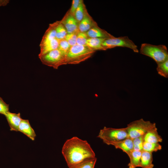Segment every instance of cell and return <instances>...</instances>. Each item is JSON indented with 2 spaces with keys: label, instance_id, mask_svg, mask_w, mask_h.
Masks as SVG:
<instances>
[{
  "label": "cell",
  "instance_id": "obj_28",
  "mask_svg": "<svg viewBox=\"0 0 168 168\" xmlns=\"http://www.w3.org/2000/svg\"><path fill=\"white\" fill-rule=\"evenodd\" d=\"M9 111V105L6 104L0 97V114L5 115Z\"/></svg>",
  "mask_w": 168,
  "mask_h": 168
},
{
  "label": "cell",
  "instance_id": "obj_18",
  "mask_svg": "<svg viewBox=\"0 0 168 168\" xmlns=\"http://www.w3.org/2000/svg\"><path fill=\"white\" fill-rule=\"evenodd\" d=\"M142 151L133 150L128 156L130 161L128 164V168L139 167Z\"/></svg>",
  "mask_w": 168,
  "mask_h": 168
},
{
  "label": "cell",
  "instance_id": "obj_25",
  "mask_svg": "<svg viewBox=\"0 0 168 168\" xmlns=\"http://www.w3.org/2000/svg\"><path fill=\"white\" fill-rule=\"evenodd\" d=\"M67 41L65 39L59 40L58 49L64 55L66 56L71 47Z\"/></svg>",
  "mask_w": 168,
  "mask_h": 168
},
{
  "label": "cell",
  "instance_id": "obj_30",
  "mask_svg": "<svg viewBox=\"0 0 168 168\" xmlns=\"http://www.w3.org/2000/svg\"><path fill=\"white\" fill-rule=\"evenodd\" d=\"M9 0H0V7L5 6L9 3Z\"/></svg>",
  "mask_w": 168,
  "mask_h": 168
},
{
  "label": "cell",
  "instance_id": "obj_14",
  "mask_svg": "<svg viewBox=\"0 0 168 168\" xmlns=\"http://www.w3.org/2000/svg\"><path fill=\"white\" fill-rule=\"evenodd\" d=\"M144 141L147 142L157 143L161 142L162 138L159 134L156 127L148 130L144 136Z\"/></svg>",
  "mask_w": 168,
  "mask_h": 168
},
{
  "label": "cell",
  "instance_id": "obj_26",
  "mask_svg": "<svg viewBox=\"0 0 168 168\" xmlns=\"http://www.w3.org/2000/svg\"><path fill=\"white\" fill-rule=\"evenodd\" d=\"M79 31L77 32L67 34L65 37V39L67 41L71 46L77 44V38Z\"/></svg>",
  "mask_w": 168,
  "mask_h": 168
},
{
  "label": "cell",
  "instance_id": "obj_24",
  "mask_svg": "<svg viewBox=\"0 0 168 168\" xmlns=\"http://www.w3.org/2000/svg\"><path fill=\"white\" fill-rule=\"evenodd\" d=\"M144 136L137 137L133 139V150L142 151L143 144L144 142Z\"/></svg>",
  "mask_w": 168,
  "mask_h": 168
},
{
  "label": "cell",
  "instance_id": "obj_2",
  "mask_svg": "<svg viewBox=\"0 0 168 168\" xmlns=\"http://www.w3.org/2000/svg\"><path fill=\"white\" fill-rule=\"evenodd\" d=\"M96 51L86 45L76 44L71 47L66 55V64L79 63L90 58Z\"/></svg>",
  "mask_w": 168,
  "mask_h": 168
},
{
  "label": "cell",
  "instance_id": "obj_8",
  "mask_svg": "<svg viewBox=\"0 0 168 168\" xmlns=\"http://www.w3.org/2000/svg\"><path fill=\"white\" fill-rule=\"evenodd\" d=\"M61 23L65 28L68 34L78 31L79 23L74 16L68 11L61 21Z\"/></svg>",
  "mask_w": 168,
  "mask_h": 168
},
{
  "label": "cell",
  "instance_id": "obj_12",
  "mask_svg": "<svg viewBox=\"0 0 168 168\" xmlns=\"http://www.w3.org/2000/svg\"><path fill=\"white\" fill-rule=\"evenodd\" d=\"M18 131L26 135L32 141L35 140L36 137L34 130L27 119H22L19 125Z\"/></svg>",
  "mask_w": 168,
  "mask_h": 168
},
{
  "label": "cell",
  "instance_id": "obj_20",
  "mask_svg": "<svg viewBox=\"0 0 168 168\" xmlns=\"http://www.w3.org/2000/svg\"><path fill=\"white\" fill-rule=\"evenodd\" d=\"M96 160V157L87 159L69 168H94Z\"/></svg>",
  "mask_w": 168,
  "mask_h": 168
},
{
  "label": "cell",
  "instance_id": "obj_16",
  "mask_svg": "<svg viewBox=\"0 0 168 168\" xmlns=\"http://www.w3.org/2000/svg\"><path fill=\"white\" fill-rule=\"evenodd\" d=\"M59 40L56 38L43 44H40V52L39 56L44 55L53 50L58 49Z\"/></svg>",
  "mask_w": 168,
  "mask_h": 168
},
{
  "label": "cell",
  "instance_id": "obj_9",
  "mask_svg": "<svg viewBox=\"0 0 168 168\" xmlns=\"http://www.w3.org/2000/svg\"><path fill=\"white\" fill-rule=\"evenodd\" d=\"M110 145L114 146L116 148L121 149L128 156L133 150V139L129 138L112 143Z\"/></svg>",
  "mask_w": 168,
  "mask_h": 168
},
{
  "label": "cell",
  "instance_id": "obj_10",
  "mask_svg": "<svg viewBox=\"0 0 168 168\" xmlns=\"http://www.w3.org/2000/svg\"><path fill=\"white\" fill-rule=\"evenodd\" d=\"M10 127L11 131H18L21 119L20 113H12L9 111L4 115Z\"/></svg>",
  "mask_w": 168,
  "mask_h": 168
},
{
  "label": "cell",
  "instance_id": "obj_27",
  "mask_svg": "<svg viewBox=\"0 0 168 168\" xmlns=\"http://www.w3.org/2000/svg\"><path fill=\"white\" fill-rule=\"evenodd\" d=\"M86 32H79L77 38V44L81 45H86V42L88 38Z\"/></svg>",
  "mask_w": 168,
  "mask_h": 168
},
{
  "label": "cell",
  "instance_id": "obj_11",
  "mask_svg": "<svg viewBox=\"0 0 168 168\" xmlns=\"http://www.w3.org/2000/svg\"><path fill=\"white\" fill-rule=\"evenodd\" d=\"M88 38L109 39L114 37L98 26H95L86 32Z\"/></svg>",
  "mask_w": 168,
  "mask_h": 168
},
{
  "label": "cell",
  "instance_id": "obj_4",
  "mask_svg": "<svg viewBox=\"0 0 168 168\" xmlns=\"http://www.w3.org/2000/svg\"><path fill=\"white\" fill-rule=\"evenodd\" d=\"M97 137L108 145L128 138L126 128H114L104 127L100 130Z\"/></svg>",
  "mask_w": 168,
  "mask_h": 168
},
{
  "label": "cell",
  "instance_id": "obj_3",
  "mask_svg": "<svg viewBox=\"0 0 168 168\" xmlns=\"http://www.w3.org/2000/svg\"><path fill=\"white\" fill-rule=\"evenodd\" d=\"M140 53L152 58L156 62L157 65L168 60L167 49L164 45H156L149 44H142Z\"/></svg>",
  "mask_w": 168,
  "mask_h": 168
},
{
  "label": "cell",
  "instance_id": "obj_21",
  "mask_svg": "<svg viewBox=\"0 0 168 168\" xmlns=\"http://www.w3.org/2000/svg\"><path fill=\"white\" fill-rule=\"evenodd\" d=\"M56 23V38L59 40L64 39L68 34L65 28L61 21H57Z\"/></svg>",
  "mask_w": 168,
  "mask_h": 168
},
{
  "label": "cell",
  "instance_id": "obj_5",
  "mask_svg": "<svg viewBox=\"0 0 168 168\" xmlns=\"http://www.w3.org/2000/svg\"><path fill=\"white\" fill-rule=\"evenodd\" d=\"M156 127L155 123L149 121H145L143 119L133 121L126 127L128 134V138L132 139L144 136L149 129Z\"/></svg>",
  "mask_w": 168,
  "mask_h": 168
},
{
  "label": "cell",
  "instance_id": "obj_7",
  "mask_svg": "<svg viewBox=\"0 0 168 168\" xmlns=\"http://www.w3.org/2000/svg\"><path fill=\"white\" fill-rule=\"evenodd\" d=\"M102 45L105 50L116 47H122L129 48L136 53L139 52L137 46L127 36L106 39L103 42Z\"/></svg>",
  "mask_w": 168,
  "mask_h": 168
},
{
  "label": "cell",
  "instance_id": "obj_13",
  "mask_svg": "<svg viewBox=\"0 0 168 168\" xmlns=\"http://www.w3.org/2000/svg\"><path fill=\"white\" fill-rule=\"evenodd\" d=\"M97 26L96 23L87 12L84 18L79 23L78 30L79 32H86L92 28Z\"/></svg>",
  "mask_w": 168,
  "mask_h": 168
},
{
  "label": "cell",
  "instance_id": "obj_15",
  "mask_svg": "<svg viewBox=\"0 0 168 168\" xmlns=\"http://www.w3.org/2000/svg\"><path fill=\"white\" fill-rule=\"evenodd\" d=\"M152 153L142 151L139 167L142 168H153Z\"/></svg>",
  "mask_w": 168,
  "mask_h": 168
},
{
  "label": "cell",
  "instance_id": "obj_19",
  "mask_svg": "<svg viewBox=\"0 0 168 168\" xmlns=\"http://www.w3.org/2000/svg\"><path fill=\"white\" fill-rule=\"evenodd\" d=\"M87 12L83 0H80V4L74 15V17L79 23L83 19Z\"/></svg>",
  "mask_w": 168,
  "mask_h": 168
},
{
  "label": "cell",
  "instance_id": "obj_6",
  "mask_svg": "<svg viewBox=\"0 0 168 168\" xmlns=\"http://www.w3.org/2000/svg\"><path fill=\"white\" fill-rule=\"evenodd\" d=\"M44 64L57 69L63 65L66 64V56L56 49L39 56Z\"/></svg>",
  "mask_w": 168,
  "mask_h": 168
},
{
  "label": "cell",
  "instance_id": "obj_22",
  "mask_svg": "<svg viewBox=\"0 0 168 168\" xmlns=\"http://www.w3.org/2000/svg\"><path fill=\"white\" fill-rule=\"evenodd\" d=\"M161 149L162 146L159 143H153L144 142L142 151L152 153L160 150Z\"/></svg>",
  "mask_w": 168,
  "mask_h": 168
},
{
  "label": "cell",
  "instance_id": "obj_29",
  "mask_svg": "<svg viewBox=\"0 0 168 168\" xmlns=\"http://www.w3.org/2000/svg\"><path fill=\"white\" fill-rule=\"evenodd\" d=\"M80 0H73L72 5L69 12L74 16L75 12L79 6Z\"/></svg>",
  "mask_w": 168,
  "mask_h": 168
},
{
  "label": "cell",
  "instance_id": "obj_17",
  "mask_svg": "<svg viewBox=\"0 0 168 168\" xmlns=\"http://www.w3.org/2000/svg\"><path fill=\"white\" fill-rule=\"evenodd\" d=\"M106 39L102 38H88L86 41V45L93 50H105L102 44Z\"/></svg>",
  "mask_w": 168,
  "mask_h": 168
},
{
  "label": "cell",
  "instance_id": "obj_23",
  "mask_svg": "<svg viewBox=\"0 0 168 168\" xmlns=\"http://www.w3.org/2000/svg\"><path fill=\"white\" fill-rule=\"evenodd\" d=\"M156 70L158 73L166 78L168 77V60L157 65Z\"/></svg>",
  "mask_w": 168,
  "mask_h": 168
},
{
  "label": "cell",
  "instance_id": "obj_1",
  "mask_svg": "<svg viewBox=\"0 0 168 168\" xmlns=\"http://www.w3.org/2000/svg\"><path fill=\"white\" fill-rule=\"evenodd\" d=\"M62 152L68 167L96 157L95 152L87 141L77 137L66 140Z\"/></svg>",
  "mask_w": 168,
  "mask_h": 168
}]
</instances>
